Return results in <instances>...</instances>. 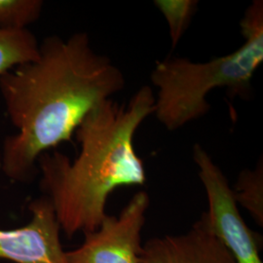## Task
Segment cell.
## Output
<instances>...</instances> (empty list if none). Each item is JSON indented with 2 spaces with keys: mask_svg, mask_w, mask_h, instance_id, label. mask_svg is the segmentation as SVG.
Masks as SVG:
<instances>
[{
  "mask_svg": "<svg viewBox=\"0 0 263 263\" xmlns=\"http://www.w3.org/2000/svg\"><path fill=\"white\" fill-rule=\"evenodd\" d=\"M125 83L121 69L95 51L86 32L45 38L37 60L0 76V94L17 129L3 142V174L15 181L32 179L39 156L63 142L73 144L88 113Z\"/></svg>",
  "mask_w": 263,
  "mask_h": 263,
  "instance_id": "obj_1",
  "label": "cell"
},
{
  "mask_svg": "<svg viewBox=\"0 0 263 263\" xmlns=\"http://www.w3.org/2000/svg\"><path fill=\"white\" fill-rule=\"evenodd\" d=\"M154 104L153 90L146 85L126 104L109 99L88 113L76 129L80 151L76 159L59 151L39 156L41 188L66 237L98 229L107 216L106 202L114 190L145 183L143 160L134 139L154 113Z\"/></svg>",
  "mask_w": 263,
  "mask_h": 263,
  "instance_id": "obj_2",
  "label": "cell"
},
{
  "mask_svg": "<svg viewBox=\"0 0 263 263\" xmlns=\"http://www.w3.org/2000/svg\"><path fill=\"white\" fill-rule=\"evenodd\" d=\"M240 27L244 42L226 56L206 63L174 56L156 62L151 74L158 89L153 114L167 130L205 116L211 108L208 95L215 89H226L231 99H252L253 77L263 62L262 0L248 7Z\"/></svg>",
  "mask_w": 263,
  "mask_h": 263,
  "instance_id": "obj_3",
  "label": "cell"
},
{
  "mask_svg": "<svg viewBox=\"0 0 263 263\" xmlns=\"http://www.w3.org/2000/svg\"><path fill=\"white\" fill-rule=\"evenodd\" d=\"M193 160L207 193L209 211L204 215L211 232L237 263H263L258 235L245 222L223 172L199 143L193 147Z\"/></svg>",
  "mask_w": 263,
  "mask_h": 263,
  "instance_id": "obj_4",
  "label": "cell"
},
{
  "mask_svg": "<svg viewBox=\"0 0 263 263\" xmlns=\"http://www.w3.org/2000/svg\"><path fill=\"white\" fill-rule=\"evenodd\" d=\"M149 204L145 191L137 192L118 216L107 215L82 244L66 252L67 263H139Z\"/></svg>",
  "mask_w": 263,
  "mask_h": 263,
  "instance_id": "obj_5",
  "label": "cell"
},
{
  "mask_svg": "<svg viewBox=\"0 0 263 263\" xmlns=\"http://www.w3.org/2000/svg\"><path fill=\"white\" fill-rule=\"evenodd\" d=\"M28 210L31 218L27 226L0 229V258L15 263H67L51 201L46 196L36 198Z\"/></svg>",
  "mask_w": 263,
  "mask_h": 263,
  "instance_id": "obj_6",
  "label": "cell"
},
{
  "mask_svg": "<svg viewBox=\"0 0 263 263\" xmlns=\"http://www.w3.org/2000/svg\"><path fill=\"white\" fill-rule=\"evenodd\" d=\"M139 263H237L214 235L205 215L185 233L152 238L142 246Z\"/></svg>",
  "mask_w": 263,
  "mask_h": 263,
  "instance_id": "obj_7",
  "label": "cell"
},
{
  "mask_svg": "<svg viewBox=\"0 0 263 263\" xmlns=\"http://www.w3.org/2000/svg\"><path fill=\"white\" fill-rule=\"evenodd\" d=\"M35 35L28 28L0 29V76L39 57Z\"/></svg>",
  "mask_w": 263,
  "mask_h": 263,
  "instance_id": "obj_8",
  "label": "cell"
},
{
  "mask_svg": "<svg viewBox=\"0 0 263 263\" xmlns=\"http://www.w3.org/2000/svg\"><path fill=\"white\" fill-rule=\"evenodd\" d=\"M237 204L243 207L253 216L258 226H263V166L262 159L254 170L241 172L232 188Z\"/></svg>",
  "mask_w": 263,
  "mask_h": 263,
  "instance_id": "obj_9",
  "label": "cell"
},
{
  "mask_svg": "<svg viewBox=\"0 0 263 263\" xmlns=\"http://www.w3.org/2000/svg\"><path fill=\"white\" fill-rule=\"evenodd\" d=\"M154 5L164 16L169 26L172 48H175L190 26L192 18L197 11L198 1L155 0Z\"/></svg>",
  "mask_w": 263,
  "mask_h": 263,
  "instance_id": "obj_10",
  "label": "cell"
},
{
  "mask_svg": "<svg viewBox=\"0 0 263 263\" xmlns=\"http://www.w3.org/2000/svg\"><path fill=\"white\" fill-rule=\"evenodd\" d=\"M41 0H0V29L28 28L41 16Z\"/></svg>",
  "mask_w": 263,
  "mask_h": 263,
  "instance_id": "obj_11",
  "label": "cell"
}]
</instances>
